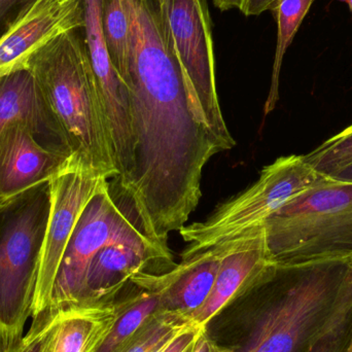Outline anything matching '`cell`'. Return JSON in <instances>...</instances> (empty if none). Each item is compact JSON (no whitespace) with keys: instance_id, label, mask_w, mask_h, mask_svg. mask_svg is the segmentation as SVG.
Wrapping results in <instances>:
<instances>
[{"instance_id":"obj_24","label":"cell","mask_w":352,"mask_h":352,"mask_svg":"<svg viewBox=\"0 0 352 352\" xmlns=\"http://www.w3.org/2000/svg\"><path fill=\"white\" fill-rule=\"evenodd\" d=\"M352 340V326L322 339L307 352H349Z\"/></svg>"},{"instance_id":"obj_32","label":"cell","mask_w":352,"mask_h":352,"mask_svg":"<svg viewBox=\"0 0 352 352\" xmlns=\"http://www.w3.org/2000/svg\"><path fill=\"white\" fill-rule=\"evenodd\" d=\"M347 4H349V8H351V10L352 12V0H346Z\"/></svg>"},{"instance_id":"obj_27","label":"cell","mask_w":352,"mask_h":352,"mask_svg":"<svg viewBox=\"0 0 352 352\" xmlns=\"http://www.w3.org/2000/svg\"><path fill=\"white\" fill-rule=\"evenodd\" d=\"M213 341L209 338L207 330L202 331L197 338L194 346L188 352H212Z\"/></svg>"},{"instance_id":"obj_16","label":"cell","mask_w":352,"mask_h":352,"mask_svg":"<svg viewBox=\"0 0 352 352\" xmlns=\"http://www.w3.org/2000/svg\"><path fill=\"white\" fill-rule=\"evenodd\" d=\"M120 316V303L84 302L57 310L47 352H96Z\"/></svg>"},{"instance_id":"obj_23","label":"cell","mask_w":352,"mask_h":352,"mask_svg":"<svg viewBox=\"0 0 352 352\" xmlns=\"http://www.w3.org/2000/svg\"><path fill=\"white\" fill-rule=\"evenodd\" d=\"M57 322V310H47L33 318L28 332L8 352H47Z\"/></svg>"},{"instance_id":"obj_13","label":"cell","mask_w":352,"mask_h":352,"mask_svg":"<svg viewBox=\"0 0 352 352\" xmlns=\"http://www.w3.org/2000/svg\"><path fill=\"white\" fill-rule=\"evenodd\" d=\"M70 155L63 148H47L35 140L26 124L14 123L0 132V211L27 192L47 184Z\"/></svg>"},{"instance_id":"obj_12","label":"cell","mask_w":352,"mask_h":352,"mask_svg":"<svg viewBox=\"0 0 352 352\" xmlns=\"http://www.w3.org/2000/svg\"><path fill=\"white\" fill-rule=\"evenodd\" d=\"M214 285L206 301L188 316L199 330H207L209 322L233 301L256 291L270 276L274 264L269 256L264 228L228 242Z\"/></svg>"},{"instance_id":"obj_21","label":"cell","mask_w":352,"mask_h":352,"mask_svg":"<svg viewBox=\"0 0 352 352\" xmlns=\"http://www.w3.org/2000/svg\"><path fill=\"white\" fill-rule=\"evenodd\" d=\"M101 23L111 62L124 82L127 74L130 25L122 0H101Z\"/></svg>"},{"instance_id":"obj_10","label":"cell","mask_w":352,"mask_h":352,"mask_svg":"<svg viewBox=\"0 0 352 352\" xmlns=\"http://www.w3.org/2000/svg\"><path fill=\"white\" fill-rule=\"evenodd\" d=\"M85 43L96 78L109 146L115 164L116 180L127 188L134 166L133 123L127 86L111 62L101 23V0H82Z\"/></svg>"},{"instance_id":"obj_18","label":"cell","mask_w":352,"mask_h":352,"mask_svg":"<svg viewBox=\"0 0 352 352\" xmlns=\"http://www.w3.org/2000/svg\"><path fill=\"white\" fill-rule=\"evenodd\" d=\"M314 0H281L273 12L276 14L277 43L273 64L270 91L264 107L266 118L276 107L279 99V76L287 47L291 45Z\"/></svg>"},{"instance_id":"obj_7","label":"cell","mask_w":352,"mask_h":352,"mask_svg":"<svg viewBox=\"0 0 352 352\" xmlns=\"http://www.w3.org/2000/svg\"><path fill=\"white\" fill-rule=\"evenodd\" d=\"M167 38L179 62L192 115L221 152L236 146L221 113L210 14L205 0H158Z\"/></svg>"},{"instance_id":"obj_33","label":"cell","mask_w":352,"mask_h":352,"mask_svg":"<svg viewBox=\"0 0 352 352\" xmlns=\"http://www.w3.org/2000/svg\"><path fill=\"white\" fill-rule=\"evenodd\" d=\"M349 352H352V340L351 343V346H349Z\"/></svg>"},{"instance_id":"obj_22","label":"cell","mask_w":352,"mask_h":352,"mask_svg":"<svg viewBox=\"0 0 352 352\" xmlns=\"http://www.w3.org/2000/svg\"><path fill=\"white\" fill-rule=\"evenodd\" d=\"M302 156L316 173L327 178L349 166L352 163V124Z\"/></svg>"},{"instance_id":"obj_6","label":"cell","mask_w":352,"mask_h":352,"mask_svg":"<svg viewBox=\"0 0 352 352\" xmlns=\"http://www.w3.org/2000/svg\"><path fill=\"white\" fill-rule=\"evenodd\" d=\"M303 156L291 155L264 167L252 186L221 203L205 221L184 226L179 235L188 243L182 258L234 241L263 223L311 186L324 179Z\"/></svg>"},{"instance_id":"obj_30","label":"cell","mask_w":352,"mask_h":352,"mask_svg":"<svg viewBox=\"0 0 352 352\" xmlns=\"http://www.w3.org/2000/svg\"><path fill=\"white\" fill-rule=\"evenodd\" d=\"M212 1L213 4L223 12L232 8H239L241 4V0H212Z\"/></svg>"},{"instance_id":"obj_31","label":"cell","mask_w":352,"mask_h":352,"mask_svg":"<svg viewBox=\"0 0 352 352\" xmlns=\"http://www.w3.org/2000/svg\"><path fill=\"white\" fill-rule=\"evenodd\" d=\"M18 343V342H16ZM16 343L8 342L0 337V352H8Z\"/></svg>"},{"instance_id":"obj_17","label":"cell","mask_w":352,"mask_h":352,"mask_svg":"<svg viewBox=\"0 0 352 352\" xmlns=\"http://www.w3.org/2000/svg\"><path fill=\"white\" fill-rule=\"evenodd\" d=\"M14 123L26 124L35 134L43 128H50L55 133L43 97L29 70L0 78V132Z\"/></svg>"},{"instance_id":"obj_28","label":"cell","mask_w":352,"mask_h":352,"mask_svg":"<svg viewBox=\"0 0 352 352\" xmlns=\"http://www.w3.org/2000/svg\"><path fill=\"white\" fill-rule=\"evenodd\" d=\"M329 178L332 180H336V182L352 184V163Z\"/></svg>"},{"instance_id":"obj_15","label":"cell","mask_w":352,"mask_h":352,"mask_svg":"<svg viewBox=\"0 0 352 352\" xmlns=\"http://www.w3.org/2000/svg\"><path fill=\"white\" fill-rule=\"evenodd\" d=\"M175 265L173 258L130 244L105 246L89 266L84 302L113 301L135 275L142 272L159 274Z\"/></svg>"},{"instance_id":"obj_8","label":"cell","mask_w":352,"mask_h":352,"mask_svg":"<svg viewBox=\"0 0 352 352\" xmlns=\"http://www.w3.org/2000/svg\"><path fill=\"white\" fill-rule=\"evenodd\" d=\"M47 213V201H31L6 225L0 237V337L19 342L33 316L37 256Z\"/></svg>"},{"instance_id":"obj_4","label":"cell","mask_w":352,"mask_h":352,"mask_svg":"<svg viewBox=\"0 0 352 352\" xmlns=\"http://www.w3.org/2000/svg\"><path fill=\"white\" fill-rule=\"evenodd\" d=\"M263 228L273 264L352 260V184L326 177L281 207Z\"/></svg>"},{"instance_id":"obj_26","label":"cell","mask_w":352,"mask_h":352,"mask_svg":"<svg viewBox=\"0 0 352 352\" xmlns=\"http://www.w3.org/2000/svg\"><path fill=\"white\" fill-rule=\"evenodd\" d=\"M281 0H241L240 12L245 16H258L267 10H274Z\"/></svg>"},{"instance_id":"obj_20","label":"cell","mask_w":352,"mask_h":352,"mask_svg":"<svg viewBox=\"0 0 352 352\" xmlns=\"http://www.w3.org/2000/svg\"><path fill=\"white\" fill-rule=\"evenodd\" d=\"M158 310L157 296L142 289L138 295L120 303L119 318L96 352L119 351L120 347Z\"/></svg>"},{"instance_id":"obj_25","label":"cell","mask_w":352,"mask_h":352,"mask_svg":"<svg viewBox=\"0 0 352 352\" xmlns=\"http://www.w3.org/2000/svg\"><path fill=\"white\" fill-rule=\"evenodd\" d=\"M204 330H199L195 327H190L182 334L178 335L175 340L171 341L166 346L162 347L156 352H188L194 346L200 333Z\"/></svg>"},{"instance_id":"obj_19","label":"cell","mask_w":352,"mask_h":352,"mask_svg":"<svg viewBox=\"0 0 352 352\" xmlns=\"http://www.w3.org/2000/svg\"><path fill=\"white\" fill-rule=\"evenodd\" d=\"M190 327L186 316L158 310L117 352H156Z\"/></svg>"},{"instance_id":"obj_2","label":"cell","mask_w":352,"mask_h":352,"mask_svg":"<svg viewBox=\"0 0 352 352\" xmlns=\"http://www.w3.org/2000/svg\"><path fill=\"white\" fill-rule=\"evenodd\" d=\"M268 298L243 347L212 352H307L352 326V260L274 265Z\"/></svg>"},{"instance_id":"obj_11","label":"cell","mask_w":352,"mask_h":352,"mask_svg":"<svg viewBox=\"0 0 352 352\" xmlns=\"http://www.w3.org/2000/svg\"><path fill=\"white\" fill-rule=\"evenodd\" d=\"M82 27V0H29L0 36V78L28 69L45 43Z\"/></svg>"},{"instance_id":"obj_5","label":"cell","mask_w":352,"mask_h":352,"mask_svg":"<svg viewBox=\"0 0 352 352\" xmlns=\"http://www.w3.org/2000/svg\"><path fill=\"white\" fill-rule=\"evenodd\" d=\"M111 179L97 190L80 215L66 248L49 310L82 303L87 274L94 256L105 246L130 244L173 258L168 244L151 235L131 199Z\"/></svg>"},{"instance_id":"obj_29","label":"cell","mask_w":352,"mask_h":352,"mask_svg":"<svg viewBox=\"0 0 352 352\" xmlns=\"http://www.w3.org/2000/svg\"><path fill=\"white\" fill-rule=\"evenodd\" d=\"M24 0H0V22L6 18V14L18 4L22 3Z\"/></svg>"},{"instance_id":"obj_14","label":"cell","mask_w":352,"mask_h":352,"mask_svg":"<svg viewBox=\"0 0 352 352\" xmlns=\"http://www.w3.org/2000/svg\"><path fill=\"white\" fill-rule=\"evenodd\" d=\"M229 243L182 258L166 272H142L132 277L133 283L142 291L157 296L159 310L188 316L206 301L214 285Z\"/></svg>"},{"instance_id":"obj_1","label":"cell","mask_w":352,"mask_h":352,"mask_svg":"<svg viewBox=\"0 0 352 352\" xmlns=\"http://www.w3.org/2000/svg\"><path fill=\"white\" fill-rule=\"evenodd\" d=\"M129 19L127 74L134 166L126 190L151 235L167 243L196 210L203 170L221 153L195 119L158 0H122Z\"/></svg>"},{"instance_id":"obj_9","label":"cell","mask_w":352,"mask_h":352,"mask_svg":"<svg viewBox=\"0 0 352 352\" xmlns=\"http://www.w3.org/2000/svg\"><path fill=\"white\" fill-rule=\"evenodd\" d=\"M107 179L70 156L47 182V213L37 256L32 318L49 310L58 273L80 215Z\"/></svg>"},{"instance_id":"obj_3","label":"cell","mask_w":352,"mask_h":352,"mask_svg":"<svg viewBox=\"0 0 352 352\" xmlns=\"http://www.w3.org/2000/svg\"><path fill=\"white\" fill-rule=\"evenodd\" d=\"M27 70L34 78L62 148L97 175L115 179L100 94L78 30L45 43Z\"/></svg>"}]
</instances>
